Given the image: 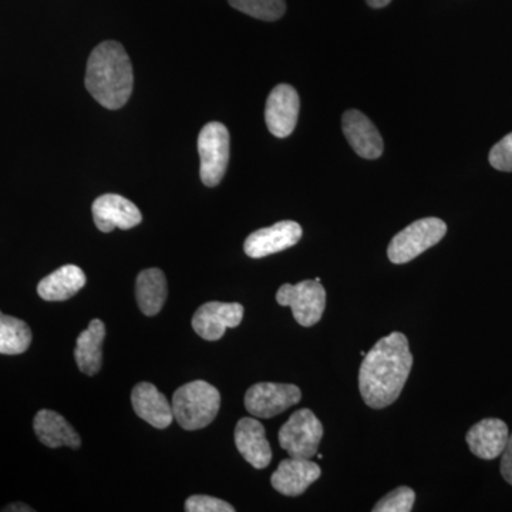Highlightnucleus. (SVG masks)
I'll return each mask as SVG.
<instances>
[{
  "label": "nucleus",
  "mask_w": 512,
  "mask_h": 512,
  "mask_svg": "<svg viewBox=\"0 0 512 512\" xmlns=\"http://www.w3.org/2000/svg\"><path fill=\"white\" fill-rule=\"evenodd\" d=\"M409 340L400 332L390 333L366 353L359 372V389L372 409H384L399 399L412 372Z\"/></svg>",
  "instance_id": "obj_1"
},
{
  "label": "nucleus",
  "mask_w": 512,
  "mask_h": 512,
  "mask_svg": "<svg viewBox=\"0 0 512 512\" xmlns=\"http://www.w3.org/2000/svg\"><path fill=\"white\" fill-rule=\"evenodd\" d=\"M134 74L126 49L117 42H104L87 62L86 89L109 110L126 106L133 93Z\"/></svg>",
  "instance_id": "obj_2"
},
{
  "label": "nucleus",
  "mask_w": 512,
  "mask_h": 512,
  "mask_svg": "<svg viewBox=\"0 0 512 512\" xmlns=\"http://www.w3.org/2000/svg\"><path fill=\"white\" fill-rule=\"evenodd\" d=\"M174 419L184 430L210 426L220 412L221 394L212 384L195 380L181 386L173 396Z\"/></svg>",
  "instance_id": "obj_3"
},
{
  "label": "nucleus",
  "mask_w": 512,
  "mask_h": 512,
  "mask_svg": "<svg viewBox=\"0 0 512 512\" xmlns=\"http://www.w3.org/2000/svg\"><path fill=\"white\" fill-rule=\"evenodd\" d=\"M447 225L440 218H423L400 231L390 242L387 256L396 265L407 264L446 237Z\"/></svg>",
  "instance_id": "obj_4"
},
{
  "label": "nucleus",
  "mask_w": 512,
  "mask_h": 512,
  "mask_svg": "<svg viewBox=\"0 0 512 512\" xmlns=\"http://www.w3.org/2000/svg\"><path fill=\"white\" fill-rule=\"evenodd\" d=\"M201 181L207 187H217L224 178L229 161V133L224 124L208 123L198 136Z\"/></svg>",
  "instance_id": "obj_5"
},
{
  "label": "nucleus",
  "mask_w": 512,
  "mask_h": 512,
  "mask_svg": "<svg viewBox=\"0 0 512 512\" xmlns=\"http://www.w3.org/2000/svg\"><path fill=\"white\" fill-rule=\"evenodd\" d=\"M276 302L281 306H289L299 325L311 328L322 319L325 312L326 291L316 279H308L296 285L285 284L276 293Z\"/></svg>",
  "instance_id": "obj_6"
},
{
  "label": "nucleus",
  "mask_w": 512,
  "mask_h": 512,
  "mask_svg": "<svg viewBox=\"0 0 512 512\" xmlns=\"http://www.w3.org/2000/svg\"><path fill=\"white\" fill-rule=\"evenodd\" d=\"M322 437V423L309 409H301L293 413L279 430V444L289 457L316 456Z\"/></svg>",
  "instance_id": "obj_7"
},
{
  "label": "nucleus",
  "mask_w": 512,
  "mask_h": 512,
  "mask_svg": "<svg viewBox=\"0 0 512 512\" xmlns=\"http://www.w3.org/2000/svg\"><path fill=\"white\" fill-rule=\"evenodd\" d=\"M302 392L295 384L256 383L245 394V407L251 416L271 419L301 402Z\"/></svg>",
  "instance_id": "obj_8"
},
{
  "label": "nucleus",
  "mask_w": 512,
  "mask_h": 512,
  "mask_svg": "<svg viewBox=\"0 0 512 512\" xmlns=\"http://www.w3.org/2000/svg\"><path fill=\"white\" fill-rule=\"evenodd\" d=\"M244 318V306L239 303L208 302L192 316L191 325L202 339L220 340L227 329L238 328Z\"/></svg>",
  "instance_id": "obj_9"
},
{
  "label": "nucleus",
  "mask_w": 512,
  "mask_h": 512,
  "mask_svg": "<svg viewBox=\"0 0 512 512\" xmlns=\"http://www.w3.org/2000/svg\"><path fill=\"white\" fill-rule=\"evenodd\" d=\"M301 100L289 84H279L266 100L265 121L268 130L278 138L291 136L298 123Z\"/></svg>",
  "instance_id": "obj_10"
},
{
  "label": "nucleus",
  "mask_w": 512,
  "mask_h": 512,
  "mask_svg": "<svg viewBox=\"0 0 512 512\" xmlns=\"http://www.w3.org/2000/svg\"><path fill=\"white\" fill-rule=\"evenodd\" d=\"M302 227L295 221H281L252 232L244 244L245 254L259 259L295 247L302 238Z\"/></svg>",
  "instance_id": "obj_11"
},
{
  "label": "nucleus",
  "mask_w": 512,
  "mask_h": 512,
  "mask_svg": "<svg viewBox=\"0 0 512 512\" xmlns=\"http://www.w3.org/2000/svg\"><path fill=\"white\" fill-rule=\"evenodd\" d=\"M93 220L101 232L116 228L131 229L143 220L140 210L127 198L117 194H104L93 202Z\"/></svg>",
  "instance_id": "obj_12"
},
{
  "label": "nucleus",
  "mask_w": 512,
  "mask_h": 512,
  "mask_svg": "<svg viewBox=\"0 0 512 512\" xmlns=\"http://www.w3.org/2000/svg\"><path fill=\"white\" fill-rule=\"evenodd\" d=\"M322 470L311 458L289 457L281 461L271 477L272 487L288 497H298L319 480Z\"/></svg>",
  "instance_id": "obj_13"
},
{
  "label": "nucleus",
  "mask_w": 512,
  "mask_h": 512,
  "mask_svg": "<svg viewBox=\"0 0 512 512\" xmlns=\"http://www.w3.org/2000/svg\"><path fill=\"white\" fill-rule=\"evenodd\" d=\"M342 130L357 156L366 160H376L382 156L383 138L375 124L359 110H348L343 114Z\"/></svg>",
  "instance_id": "obj_14"
},
{
  "label": "nucleus",
  "mask_w": 512,
  "mask_h": 512,
  "mask_svg": "<svg viewBox=\"0 0 512 512\" xmlns=\"http://www.w3.org/2000/svg\"><path fill=\"white\" fill-rule=\"evenodd\" d=\"M235 444L241 456L256 470H264L272 461V448L265 427L254 417H244L235 427Z\"/></svg>",
  "instance_id": "obj_15"
},
{
  "label": "nucleus",
  "mask_w": 512,
  "mask_h": 512,
  "mask_svg": "<svg viewBox=\"0 0 512 512\" xmlns=\"http://www.w3.org/2000/svg\"><path fill=\"white\" fill-rule=\"evenodd\" d=\"M131 404L137 416L156 429H167L173 423V406L154 384L138 383L131 393Z\"/></svg>",
  "instance_id": "obj_16"
},
{
  "label": "nucleus",
  "mask_w": 512,
  "mask_h": 512,
  "mask_svg": "<svg viewBox=\"0 0 512 512\" xmlns=\"http://www.w3.org/2000/svg\"><path fill=\"white\" fill-rule=\"evenodd\" d=\"M510 437L507 424L500 419H484L474 424L467 433L471 453L481 460H495L505 450Z\"/></svg>",
  "instance_id": "obj_17"
},
{
  "label": "nucleus",
  "mask_w": 512,
  "mask_h": 512,
  "mask_svg": "<svg viewBox=\"0 0 512 512\" xmlns=\"http://www.w3.org/2000/svg\"><path fill=\"white\" fill-rule=\"evenodd\" d=\"M33 429L40 443L45 444L46 447L66 446L76 450L82 444L79 433L73 429L72 424L52 410H40L33 421Z\"/></svg>",
  "instance_id": "obj_18"
},
{
  "label": "nucleus",
  "mask_w": 512,
  "mask_h": 512,
  "mask_svg": "<svg viewBox=\"0 0 512 512\" xmlns=\"http://www.w3.org/2000/svg\"><path fill=\"white\" fill-rule=\"evenodd\" d=\"M86 281V275L79 266L64 265L40 281L37 293L47 302L67 301L84 288Z\"/></svg>",
  "instance_id": "obj_19"
},
{
  "label": "nucleus",
  "mask_w": 512,
  "mask_h": 512,
  "mask_svg": "<svg viewBox=\"0 0 512 512\" xmlns=\"http://www.w3.org/2000/svg\"><path fill=\"white\" fill-rule=\"evenodd\" d=\"M106 338V326L100 319L89 323V328L77 338L74 359L84 375L94 376L100 372L103 363V342Z\"/></svg>",
  "instance_id": "obj_20"
},
{
  "label": "nucleus",
  "mask_w": 512,
  "mask_h": 512,
  "mask_svg": "<svg viewBox=\"0 0 512 512\" xmlns=\"http://www.w3.org/2000/svg\"><path fill=\"white\" fill-rule=\"evenodd\" d=\"M138 308L146 316H156L163 309L168 296L167 278L158 268L144 269L137 276Z\"/></svg>",
  "instance_id": "obj_21"
},
{
  "label": "nucleus",
  "mask_w": 512,
  "mask_h": 512,
  "mask_svg": "<svg viewBox=\"0 0 512 512\" xmlns=\"http://www.w3.org/2000/svg\"><path fill=\"white\" fill-rule=\"evenodd\" d=\"M32 343L28 323L0 312V355H22Z\"/></svg>",
  "instance_id": "obj_22"
},
{
  "label": "nucleus",
  "mask_w": 512,
  "mask_h": 512,
  "mask_svg": "<svg viewBox=\"0 0 512 512\" xmlns=\"http://www.w3.org/2000/svg\"><path fill=\"white\" fill-rule=\"evenodd\" d=\"M232 8L251 18L275 22L285 15V0H228Z\"/></svg>",
  "instance_id": "obj_23"
},
{
  "label": "nucleus",
  "mask_w": 512,
  "mask_h": 512,
  "mask_svg": "<svg viewBox=\"0 0 512 512\" xmlns=\"http://www.w3.org/2000/svg\"><path fill=\"white\" fill-rule=\"evenodd\" d=\"M416 493L410 487H399L384 495L373 507L375 512H410L413 510Z\"/></svg>",
  "instance_id": "obj_24"
},
{
  "label": "nucleus",
  "mask_w": 512,
  "mask_h": 512,
  "mask_svg": "<svg viewBox=\"0 0 512 512\" xmlns=\"http://www.w3.org/2000/svg\"><path fill=\"white\" fill-rule=\"evenodd\" d=\"M185 511L187 512H234L235 508L227 501L220 498L210 497V495H192L185 501Z\"/></svg>",
  "instance_id": "obj_25"
},
{
  "label": "nucleus",
  "mask_w": 512,
  "mask_h": 512,
  "mask_svg": "<svg viewBox=\"0 0 512 512\" xmlns=\"http://www.w3.org/2000/svg\"><path fill=\"white\" fill-rule=\"evenodd\" d=\"M490 164L495 170L511 173L512 171V133L501 138L490 151Z\"/></svg>",
  "instance_id": "obj_26"
},
{
  "label": "nucleus",
  "mask_w": 512,
  "mask_h": 512,
  "mask_svg": "<svg viewBox=\"0 0 512 512\" xmlns=\"http://www.w3.org/2000/svg\"><path fill=\"white\" fill-rule=\"evenodd\" d=\"M503 458H501V476L504 477V480L507 481L508 484L512 485V434L508 437L507 446H505V450L503 454H501Z\"/></svg>",
  "instance_id": "obj_27"
},
{
  "label": "nucleus",
  "mask_w": 512,
  "mask_h": 512,
  "mask_svg": "<svg viewBox=\"0 0 512 512\" xmlns=\"http://www.w3.org/2000/svg\"><path fill=\"white\" fill-rule=\"evenodd\" d=\"M367 5L370 6V8L373 9H382L386 8L387 5H390L392 3V0H366Z\"/></svg>",
  "instance_id": "obj_28"
},
{
  "label": "nucleus",
  "mask_w": 512,
  "mask_h": 512,
  "mask_svg": "<svg viewBox=\"0 0 512 512\" xmlns=\"http://www.w3.org/2000/svg\"><path fill=\"white\" fill-rule=\"evenodd\" d=\"M5 511H28L32 512L33 508L28 507V505L25 504H13L9 505L8 508H6Z\"/></svg>",
  "instance_id": "obj_29"
}]
</instances>
